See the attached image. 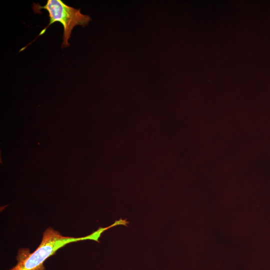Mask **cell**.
I'll return each instance as SVG.
<instances>
[{
  "instance_id": "cell-1",
  "label": "cell",
  "mask_w": 270,
  "mask_h": 270,
  "mask_svg": "<svg viewBox=\"0 0 270 270\" xmlns=\"http://www.w3.org/2000/svg\"><path fill=\"white\" fill-rule=\"evenodd\" d=\"M114 226L115 224H112L107 227H100L90 234L80 238L63 236L49 227L44 232L41 243L36 250L32 253L26 252L24 254H18L16 264L9 270H44V262L60 248L69 243L80 240H92L100 242L102 234Z\"/></svg>"
},
{
  "instance_id": "cell-2",
  "label": "cell",
  "mask_w": 270,
  "mask_h": 270,
  "mask_svg": "<svg viewBox=\"0 0 270 270\" xmlns=\"http://www.w3.org/2000/svg\"><path fill=\"white\" fill-rule=\"evenodd\" d=\"M32 8L36 13L41 9H45L48 12L50 17L48 24L41 30L38 36L43 34L52 24L56 22L62 24L64 27L62 48L70 46L68 40L70 38L74 27L77 25L86 26L91 20L89 16L80 12V9L68 6L61 0H48L46 4L42 6L38 4H34Z\"/></svg>"
}]
</instances>
